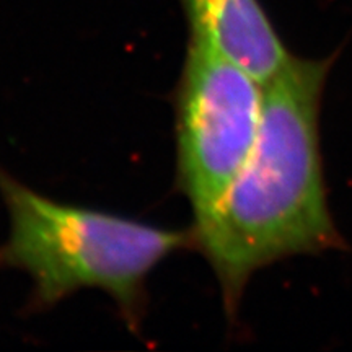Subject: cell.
<instances>
[{
	"label": "cell",
	"instance_id": "4",
	"mask_svg": "<svg viewBox=\"0 0 352 352\" xmlns=\"http://www.w3.org/2000/svg\"><path fill=\"white\" fill-rule=\"evenodd\" d=\"M188 30L206 34L219 51L267 85L294 59L258 0H182Z\"/></svg>",
	"mask_w": 352,
	"mask_h": 352
},
{
	"label": "cell",
	"instance_id": "1",
	"mask_svg": "<svg viewBox=\"0 0 352 352\" xmlns=\"http://www.w3.org/2000/svg\"><path fill=\"white\" fill-rule=\"evenodd\" d=\"M336 54L294 56L264 85L258 138L212 212L191 227L217 277L228 318L254 272L298 254L346 250L329 212L320 152V108Z\"/></svg>",
	"mask_w": 352,
	"mask_h": 352
},
{
	"label": "cell",
	"instance_id": "2",
	"mask_svg": "<svg viewBox=\"0 0 352 352\" xmlns=\"http://www.w3.org/2000/svg\"><path fill=\"white\" fill-rule=\"evenodd\" d=\"M0 192L10 217L8 239L0 245V267L32 277L30 311L50 310L77 290L100 289L138 331L151 272L170 254L195 248L191 228L173 230L59 202L3 168Z\"/></svg>",
	"mask_w": 352,
	"mask_h": 352
},
{
	"label": "cell",
	"instance_id": "3",
	"mask_svg": "<svg viewBox=\"0 0 352 352\" xmlns=\"http://www.w3.org/2000/svg\"><path fill=\"white\" fill-rule=\"evenodd\" d=\"M188 32L173 94L176 188L199 222L212 212L252 153L263 118L264 85L206 34Z\"/></svg>",
	"mask_w": 352,
	"mask_h": 352
}]
</instances>
